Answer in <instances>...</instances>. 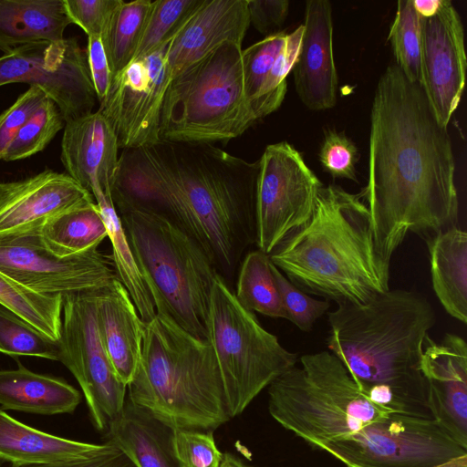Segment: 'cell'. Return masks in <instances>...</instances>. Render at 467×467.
<instances>
[{"label":"cell","mask_w":467,"mask_h":467,"mask_svg":"<svg viewBox=\"0 0 467 467\" xmlns=\"http://www.w3.org/2000/svg\"><path fill=\"white\" fill-rule=\"evenodd\" d=\"M455 163L447 128L419 82L394 63L380 76L370 113L367 202L376 251L387 263L409 233L425 242L457 225Z\"/></svg>","instance_id":"obj_1"},{"label":"cell","mask_w":467,"mask_h":467,"mask_svg":"<svg viewBox=\"0 0 467 467\" xmlns=\"http://www.w3.org/2000/svg\"><path fill=\"white\" fill-rule=\"evenodd\" d=\"M150 166L139 192L140 209L168 216L204 249L218 274L232 278L255 244L259 160L212 144L159 141L146 147Z\"/></svg>","instance_id":"obj_2"},{"label":"cell","mask_w":467,"mask_h":467,"mask_svg":"<svg viewBox=\"0 0 467 467\" xmlns=\"http://www.w3.org/2000/svg\"><path fill=\"white\" fill-rule=\"evenodd\" d=\"M327 317L328 351L369 400L389 413L434 420L421 358L436 316L424 296L389 289L362 305L337 304Z\"/></svg>","instance_id":"obj_3"},{"label":"cell","mask_w":467,"mask_h":467,"mask_svg":"<svg viewBox=\"0 0 467 467\" xmlns=\"http://www.w3.org/2000/svg\"><path fill=\"white\" fill-rule=\"evenodd\" d=\"M297 288L337 304L362 305L389 289V264L376 251L359 194L322 186L309 222L269 254Z\"/></svg>","instance_id":"obj_4"},{"label":"cell","mask_w":467,"mask_h":467,"mask_svg":"<svg viewBox=\"0 0 467 467\" xmlns=\"http://www.w3.org/2000/svg\"><path fill=\"white\" fill-rule=\"evenodd\" d=\"M128 399L174 430L213 431L230 419L212 346L156 313L145 323Z\"/></svg>","instance_id":"obj_5"},{"label":"cell","mask_w":467,"mask_h":467,"mask_svg":"<svg viewBox=\"0 0 467 467\" xmlns=\"http://www.w3.org/2000/svg\"><path fill=\"white\" fill-rule=\"evenodd\" d=\"M118 214L156 313L207 341L211 292L218 275L209 255L166 215L145 210Z\"/></svg>","instance_id":"obj_6"},{"label":"cell","mask_w":467,"mask_h":467,"mask_svg":"<svg viewBox=\"0 0 467 467\" xmlns=\"http://www.w3.org/2000/svg\"><path fill=\"white\" fill-rule=\"evenodd\" d=\"M268 386V410L315 449L348 439L389 413L369 400L330 351L300 357Z\"/></svg>","instance_id":"obj_7"},{"label":"cell","mask_w":467,"mask_h":467,"mask_svg":"<svg viewBox=\"0 0 467 467\" xmlns=\"http://www.w3.org/2000/svg\"><path fill=\"white\" fill-rule=\"evenodd\" d=\"M242 46L225 42L172 78L160 141L212 144L242 135L255 121L245 97Z\"/></svg>","instance_id":"obj_8"},{"label":"cell","mask_w":467,"mask_h":467,"mask_svg":"<svg viewBox=\"0 0 467 467\" xmlns=\"http://www.w3.org/2000/svg\"><path fill=\"white\" fill-rule=\"evenodd\" d=\"M206 329L231 418L240 415L265 388L296 365V354L262 327L219 274L211 292Z\"/></svg>","instance_id":"obj_9"},{"label":"cell","mask_w":467,"mask_h":467,"mask_svg":"<svg viewBox=\"0 0 467 467\" xmlns=\"http://www.w3.org/2000/svg\"><path fill=\"white\" fill-rule=\"evenodd\" d=\"M322 451L347 467H439L467 456L437 420L396 413Z\"/></svg>","instance_id":"obj_10"},{"label":"cell","mask_w":467,"mask_h":467,"mask_svg":"<svg viewBox=\"0 0 467 467\" xmlns=\"http://www.w3.org/2000/svg\"><path fill=\"white\" fill-rule=\"evenodd\" d=\"M323 183L287 141L268 145L259 159L255 244L270 254L311 219Z\"/></svg>","instance_id":"obj_11"},{"label":"cell","mask_w":467,"mask_h":467,"mask_svg":"<svg viewBox=\"0 0 467 467\" xmlns=\"http://www.w3.org/2000/svg\"><path fill=\"white\" fill-rule=\"evenodd\" d=\"M98 291L64 296L59 361L79 384L94 428L105 435L123 409L127 386L116 376L99 338Z\"/></svg>","instance_id":"obj_12"},{"label":"cell","mask_w":467,"mask_h":467,"mask_svg":"<svg viewBox=\"0 0 467 467\" xmlns=\"http://www.w3.org/2000/svg\"><path fill=\"white\" fill-rule=\"evenodd\" d=\"M26 83L42 88L58 106L65 121L90 114L98 101L87 50L77 37L40 41L0 57V87Z\"/></svg>","instance_id":"obj_13"},{"label":"cell","mask_w":467,"mask_h":467,"mask_svg":"<svg viewBox=\"0 0 467 467\" xmlns=\"http://www.w3.org/2000/svg\"><path fill=\"white\" fill-rule=\"evenodd\" d=\"M0 272L36 293L63 296L99 290L116 276L98 247L60 257L38 234L0 239Z\"/></svg>","instance_id":"obj_14"},{"label":"cell","mask_w":467,"mask_h":467,"mask_svg":"<svg viewBox=\"0 0 467 467\" xmlns=\"http://www.w3.org/2000/svg\"><path fill=\"white\" fill-rule=\"evenodd\" d=\"M167 46L130 63L113 78L99 103L98 110L115 130L119 149L147 147L160 141L162 102L172 79L166 60Z\"/></svg>","instance_id":"obj_15"},{"label":"cell","mask_w":467,"mask_h":467,"mask_svg":"<svg viewBox=\"0 0 467 467\" xmlns=\"http://www.w3.org/2000/svg\"><path fill=\"white\" fill-rule=\"evenodd\" d=\"M467 58L461 16L442 0L439 11L424 18L420 42V85L440 124L447 128L462 99Z\"/></svg>","instance_id":"obj_16"},{"label":"cell","mask_w":467,"mask_h":467,"mask_svg":"<svg viewBox=\"0 0 467 467\" xmlns=\"http://www.w3.org/2000/svg\"><path fill=\"white\" fill-rule=\"evenodd\" d=\"M92 202V194L78 182L50 169L0 182V239L39 234L51 219Z\"/></svg>","instance_id":"obj_17"},{"label":"cell","mask_w":467,"mask_h":467,"mask_svg":"<svg viewBox=\"0 0 467 467\" xmlns=\"http://www.w3.org/2000/svg\"><path fill=\"white\" fill-rule=\"evenodd\" d=\"M119 149L115 130L97 110L66 122L60 159L66 173L88 191L97 202L112 200Z\"/></svg>","instance_id":"obj_18"},{"label":"cell","mask_w":467,"mask_h":467,"mask_svg":"<svg viewBox=\"0 0 467 467\" xmlns=\"http://www.w3.org/2000/svg\"><path fill=\"white\" fill-rule=\"evenodd\" d=\"M434 420L467 450V344L447 333L441 342L428 336L421 358Z\"/></svg>","instance_id":"obj_19"},{"label":"cell","mask_w":467,"mask_h":467,"mask_svg":"<svg viewBox=\"0 0 467 467\" xmlns=\"http://www.w3.org/2000/svg\"><path fill=\"white\" fill-rule=\"evenodd\" d=\"M303 26L302 41L293 67L296 90L307 109H329L337 103V90L330 2L306 1Z\"/></svg>","instance_id":"obj_20"},{"label":"cell","mask_w":467,"mask_h":467,"mask_svg":"<svg viewBox=\"0 0 467 467\" xmlns=\"http://www.w3.org/2000/svg\"><path fill=\"white\" fill-rule=\"evenodd\" d=\"M249 25L247 0H203L167 46L172 78L225 42L242 46Z\"/></svg>","instance_id":"obj_21"},{"label":"cell","mask_w":467,"mask_h":467,"mask_svg":"<svg viewBox=\"0 0 467 467\" xmlns=\"http://www.w3.org/2000/svg\"><path fill=\"white\" fill-rule=\"evenodd\" d=\"M96 319L101 344L113 370L128 386L140 362L145 322L117 276L98 291Z\"/></svg>","instance_id":"obj_22"},{"label":"cell","mask_w":467,"mask_h":467,"mask_svg":"<svg viewBox=\"0 0 467 467\" xmlns=\"http://www.w3.org/2000/svg\"><path fill=\"white\" fill-rule=\"evenodd\" d=\"M114 446L58 437L12 418L0 410V460L14 467L80 461L99 456Z\"/></svg>","instance_id":"obj_23"},{"label":"cell","mask_w":467,"mask_h":467,"mask_svg":"<svg viewBox=\"0 0 467 467\" xmlns=\"http://www.w3.org/2000/svg\"><path fill=\"white\" fill-rule=\"evenodd\" d=\"M104 436L106 442L125 453L137 467H180L174 429L129 399Z\"/></svg>","instance_id":"obj_24"},{"label":"cell","mask_w":467,"mask_h":467,"mask_svg":"<svg viewBox=\"0 0 467 467\" xmlns=\"http://www.w3.org/2000/svg\"><path fill=\"white\" fill-rule=\"evenodd\" d=\"M80 400L79 391L60 378L33 372L20 363L16 369L0 370L3 409L56 415L72 413Z\"/></svg>","instance_id":"obj_25"},{"label":"cell","mask_w":467,"mask_h":467,"mask_svg":"<svg viewBox=\"0 0 467 467\" xmlns=\"http://www.w3.org/2000/svg\"><path fill=\"white\" fill-rule=\"evenodd\" d=\"M434 293L444 310L467 323V234L457 225L426 241Z\"/></svg>","instance_id":"obj_26"},{"label":"cell","mask_w":467,"mask_h":467,"mask_svg":"<svg viewBox=\"0 0 467 467\" xmlns=\"http://www.w3.org/2000/svg\"><path fill=\"white\" fill-rule=\"evenodd\" d=\"M69 24L64 0H0V50L62 41Z\"/></svg>","instance_id":"obj_27"},{"label":"cell","mask_w":467,"mask_h":467,"mask_svg":"<svg viewBox=\"0 0 467 467\" xmlns=\"http://www.w3.org/2000/svg\"><path fill=\"white\" fill-rule=\"evenodd\" d=\"M38 234L46 247L60 257L99 247L108 237L96 202L57 215L48 221Z\"/></svg>","instance_id":"obj_28"},{"label":"cell","mask_w":467,"mask_h":467,"mask_svg":"<svg viewBox=\"0 0 467 467\" xmlns=\"http://www.w3.org/2000/svg\"><path fill=\"white\" fill-rule=\"evenodd\" d=\"M96 203L110 241L116 276L128 291L140 318L147 323L155 317L156 308L135 261L113 201L103 199Z\"/></svg>","instance_id":"obj_29"},{"label":"cell","mask_w":467,"mask_h":467,"mask_svg":"<svg viewBox=\"0 0 467 467\" xmlns=\"http://www.w3.org/2000/svg\"><path fill=\"white\" fill-rule=\"evenodd\" d=\"M234 295L249 311L286 319L269 254L258 249L249 252L242 261Z\"/></svg>","instance_id":"obj_30"},{"label":"cell","mask_w":467,"mask_h":467,"mask_svg":"<svg viewBox=\"0 0 467 467\" xmlns=\"http://www.w3.org/2000/svg\"><path fill=\"white\" fill-rule=\"evenodd\" d=\"M152 1H122L101 37L112 79L132 62Z\"/></svg>","instance_id":"obj_31"},{"label":"cell","mask_w":467,"mask_h":467,"mask_svg":"<svg viewBox=\"0 0 467 467\" xmlns=\"http://www.w3.org/2000/svg\"><path fill=\"white\" fill-rule=\"evenodd\" d=\"M63 299L60 295L36 293L0 272V304L54 341L61 337Z\"/></svg>","instance_id":"obj_32"},{"label":"cell","mask_w":467,"mask_h":467,"mask_svg":"<svg viewBox=\"0 0 467 467\" xmlns=\"http://www.w3.org/2000/svg\"><path fill=\"white\" fill-rule=\"evenodd\" d=\"M203 0H155L132 61L166 47L200 7Z\"/></svg>","instance_id":"obj_33"},{"label":"cell","mask_w":467,"mask_h":467,"mask_svg":"<svg viewBox=\"0 0 467 467\" xmlns=\"http://www.w3.org/2000/svg\"><path fill=\"white\" fill-rule=\"evenodd\" d=\"M423 18L416 12L412 0H400L389 28L390 43L395 64L411 82L421 81L420 42Z\"/></svg>","instance_id":"obj_34"},{"label":"cell","mask_w":467,"mask_h":467,"mask_svg":"<svg viewBox=\"0 0 467 467\" xmlns=\"http://www.w3.org/2000/svg\"><path fill=\"white\" fill-rule=\"evenodd\" d=\"M0 352L59 361L60 345L0 304Z\"/></svg>","instance_id":"obj_35"},{"label":"cell","mask_w":467,"mask_h":467,"mask_svg":"<svg viewBox=\"0 0 467 467\" xmlns=\"http://www.w3.org/2000/svg\"><path fill=\"white\" fill-rule=\"evenodd\" d=\"M66 121L56 102L47 97L18 131L6 154L5 161L23 160L43 150Z\"/></svg>","instance_id":"obj_36"},{"label":"cell","mask_w":467,"mask_h":467,"mask_svg":"<svg viewBox=\"0 0 467 467\" xmlns=\"http://www.w3.org/2000/svg\"><path fill=\"white\" fill-rule=\"evenodd\" d=\"M304 32L303 25L286 34L285 42L252 105L256 120L275 111L286 93V77L296 63Z\"/></svg>","instance_id":"obj_37"},{"label":"cell","mask_w":467,"mask_h":467,"mask_svg":"<svg viewBox=\"0 0 467 467\" xmlns=\"http://www.w3.org/2000/svg\"><path fill=\"white\" fill-rule=\"evenodd\" d=\"M285 36L286 33L280 31L242 51L244 88L251 110Z\"/></svg>","instance_id":"obj_38"},{"label":"cell","mask_w":467,"mask_h":467,"mask_svg":"<svg viewBox=\"0 0 467 467\" xmlns=\"http://www.w3.org/2000/svg\"><path fill=\"white\" fill-rule=\"evenodd\" d=\"M271 269L282 298L286 319L304 332L311 331L316 322L328 312L329 301L316 299L297 288L272 262Z\"/></svg>","instance_id":"obj_39"},{"label":"cell","mask_w":467,"mask_h":467,"mask_svg":"<svg viewBox=\"0 0 467 467\" xmlns=\"http://www.w3.org/2000/svg\"><path fill=\"white\" fill-rule=\"evenodd\" d=\"M318 156L323 170L334 179L358 182L356 164L358 160V150L344 132L327 130Z\"/></svg>","instance_id":"obj_40"},{"label":"cell","mask_w":467,"mask_h":467,"mask_svg":"<svg viewBox=\"0 0 467 467\" xmlns=\"http://www.w3.org/2000/svg\"><path fill=\"white\" fill-rule=\"evenodd\" d=\"M174 449L180 467H219L223 458L213 431L174 430Z\"/></svg>","instance_id":"obj_41"},{"label":"cell","mask_w":467,"mask_h":467,"mask_svg":"<svg viewBox=\"0 0 467 467\" xmlns=\"http://www.w3.org/2000/svg\"><path fill=\"white\" fill-rule=\"evenodd\" d=\"M123 0H64L67 16L88 36L102 37Z\"/></svg>","instance_id":"obj_42"},{"label":"cell","mask_w":467,"mask_h":467,"mask_svg":"<svg viewBox=\"0 0 467 467\" xmlns=\"http://www.w3.org/2000/svg\"><path fill=\"white\" fill-rule=\"evenodd\" d=\"M47 97L39 87L29 86V88L0 115V161H4L18 131Z\"/></svg>","instance_id":"obj_43"},{"label":"cell","mask_w":467,"mask_h":467,"mask_svg":"<svg viewBox=\"0 0 467 467\" xmlns=\"http://www.w3.org/2000/svg\"><path fill=\"white\" fill-rule=\"evenodd\" d=\"M250 23L261 34L278 33L288 14L287 0H247Z\"/></svg>","instance_id":"obj_44"},{"label":"cell","mask_w":467,"mask_h":467,"mask_svg":"<svg viewBox=\"0 0 467 467\" xmlns=\"http://www.w3.org/2000/svg\"><path fill=\"white\" fill-rule=\"evenodd\" d=\"M88 63L98 101L100 103L108 94L112 76L101 37L88 36Z\"/></svg>","instance_id":"obj_45"},{"label":"cell","mask_w":467,"mask_h":467,"mask_svg":"<svg viewBox=\"0 0 467 467\" xmlns=\"http://www.w3.org/2000/svg\"><path fill=\"white\" fill-rule=\"evenodd\" d=\"M26 467H137L132 461L115 446L109 451L86 460Z\"/></svg>","instance_id":"obj_46"},{"label":"cell","mask_w":467,"mask_h":467,"mask_svg":"<svg viewBox=\"0 0 467 467\" xmlns=\"http://www.w3.org/2000/svg\"><path fill=\"white\" fill-rule=\"evenodd\" d=\"M442 0H412L416 12L424 19L433 16L440 9Z\"/></svg>","instance_id":"obj_47"},{"label":"cell","mask_w":467,"mask_h":467,"mask_svg":"<svg viewBox=\"0 0 467 467\" xmlns=\"http://www.w3.org/2000/svg\"><path fill=\"white\" fill-rule=\"evenodd\" d=\"M219 467H248L239 458L225 452L223 453L222 462Z\"/></svg>","instance_id":"obj_48"},{"label":"cell","mask_w":467,"mask_h":467,"mask_svg":"<svg viewBox=\"0 0 467 467\" xmlns=\"http://www.w3.org/2000/svg\"><path fill=\"white\" fill-rule=\"evenodd\" d=\"M439 467H467V456L455 459Z\"/></svg>","instance_id":"obj_49"},{"label":"cell","mask_w":467,"mask_h":467,"mask_svg":"<svg viewBox=\"0 0 467 467\" xmlns=\"http://www.w3.org/2000/svg\"><path fill=\"white\" fill-rule=\"evenodd\" d=\"M4 462H5L4 461L0 460V467L3 466Z\"/></svg>","instance_id":"obj_50"},{"label":"cell","mask_w":467,"mask_h":467,"mask_svg":"<svg viewBox=\"0 0 467 467\" xmlns=\"http://www.w3.org/2000/svg\"><path fill=\"white\" fill-rule=\"evenodd\" d=\"M12 467H14V466H12Z\"/></svg>","instance_id":"obj_51"}]
</instances>
